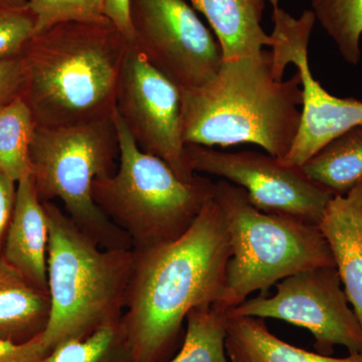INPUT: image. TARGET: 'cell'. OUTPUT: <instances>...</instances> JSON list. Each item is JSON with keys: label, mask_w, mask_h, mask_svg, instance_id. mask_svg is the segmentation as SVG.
<instances>
[{"label": "cell", "mask_w": 362, "mask_h": 362, "mask_svg": "<svg viewBox=\"0 0 362 362\" xmlns=\"http://www.w3.org/2000/svg\"><path fill=\"white\" fill-rule=\"evenodd\" d=\"M134 252L121 322L133 362H168L182 343L188 312L225 297L230 258L225 216L213 197L178 239Z\"/></svg>", "instance_id": "6da1fadb"}, {"label": "cell", "mask_w": 362, "mask_h": 362, "mask_svg": "<svg viewBox=\"0 0 362 362\" xmlns=\"http://www.w3.org/2000/svg\"><path fill=\"white\" fill-rule=\"evenodd\" d=\"M180 90L185 144L250 143L279 159L289 153L301 119V78L278 80L271 51L223 59L206 84Z\"/></svg>", "instance_id": "7a4b0ae2"}, {"label": "cell", "mask_w": 362, "mask_h": 362, "mask_svg": "<svg viewBox=\"0 0 362 362\" xmlns=\"http://www.w3.org/2000/svg\"><path fill=\"white\" fill-rule=\"evenodd\" d=\"M129 42L111 21L61 23L33 35L21 97L37 126L66 128L113 117Z\"/></svg>", "instance_id": "3957f363"}, {"label": "cell", "mask_w": 362, "mask_h": 362, "mask_svg": "<svg viewBox=\"0 0 362 362\" xmlns=\"http://www.w3.org/2000/svg\"><path fill=\"white\" fill-rule=\"evenodd\" d=\"M49 218L47 290L51 317L42 339L49 352L122 318L135 266L132 249H104L54 202Z\"/></svg>", "instance_id": "277c9868"}, {"label": "cell", "mask_w": 362, "mask_h": 362, "mask_svg": "<svg viewBox=\"0 0 362 362\" xmlns=\"http://www.w3.org/2000/svg\"><path fill=\"white\" fill-rule=\"evenodd\" d=\"M113 120L119 163L113 175L93 183L95 202L134 251L178 239L213 199L216 182L197 175L181 180L162 159L139 149L116 110Z\"/></svg>", "instance_id": "5b68a950"}, {"label": "cell", "mask_w": 362, "mask_h": 362, "mask_svg": "<svg viewBox=\"0 0 362 362\" xmlns=\"http://www.w3.org/2000/svg\"><path fill=\"white\" fill-rule=\"evenodd\" d=\"M218 202L230 235L223 301L233 310L252 293H267L283 279L316 267H337L318 226L263 213L252 206L244 188L226 180L216 182Z\"/></svg>", "instance_id": "8992f818"}, {"label": "cell", "mask_w": 362, "mask_h": 362, "mask_svg": "<svg viewBox=\"0 0 362 362\" xmlns=\"http://www.w3.org/2000/svg\"><path fill=\"white\" fill-rule=\"evenodd\" d=\"M119 156L113 117L56 129L35 126L30 145L32 176L40 201L59 199L69 218L104 249H132L129 237L93 197V183L115 173Z\"/></svg>", "instance_id": "52a82bcc"}, {"label": "cell", "mask_w": 362, "mask_h": 362, "mask_svg": "<svg viewBox=\"0 0 362 362\" xmlns=\"http://www.w3.org/2000/svg\"><path fill=\"white\" fill-rule=\"evenodd\" d=\"M337 267H316L283 279L277 292L247 299L230 315L280 319L310 331L317 354L331 356L337 345L362 354V328L349 307Z\"/></svg>", "instance_id": "ba28073f"}, {"label": "cell", "mask_w": 362, "mask_h": 362, "mask_svg": "<svg viewBox=\"0 0 362 362\" xmlns=\"http://www.w3.org/2000/svg\"><path fill=\"white\" fill-rule=\"evenodd\" d=\"M185 152L192 173L218 176L244 188L252 206L263 213L319 226L335 197L302 166L287 165L270 154L221 152L195 144H185Z\"/></svg>", "instance_id": "9c48e42d"}, {"label": "cell", "mask_w": 362, "mask_h": 362, "mask_svg": "<svg viewBox=\"0 0 362 362\" xmlns=\"http://www.w3.org/2000/svg\"><path fill=\"white\" fill-rule=\"evenodd\" d=\"M134 44L180 89L201 87L220 70L223 51L187 0H131Z\"/></svg>", "instance_id": "30bf717a"}, {"label": "cell", "mask_w": 362, "mask_h": 362, "mask_svg": "<svg viewBox=\"0 0 362 362\" xmlns=\"http://www.w3.org/2000/svg\"><path fill=\"white\" fill-rule=\"evenodd\" d=\"M273 21L274 75L283 80L286 66L294 64L303 90L299 130L289 153L280 160L287 165L302 166L338 136L362 125V101L333 96L312 76L308 44L316 23L312 11H304L297 20L275 7Z\"/></svg>", "instance_id": "8fae6325"}, {"label": "cell", "mask_w": 362, "mask_h": 362, "mask_svg": "<svg viewBox=\"0 0 362 362\" xmlns=\"http://www.w3.org/2000/svg\"><path fill=\"white\" fill-rule=\"evenodd\" d=\"M115 110L139 149L162 159L181 180H194L182 137L180 88L150 65L135 45L124 58Z\"/></svg>", "instance_id": "7c38bea8"}, {"label": "cell", "mask_w": 362, "mask_h": 362, "mask_svg": "<svg viewBox=\"0 0 362 362\" xmlns=\"http://www.w3.org/2000/svg\"><path fill=\"white\" fill-rule=\"evenodd\" d=\"M49 239V218L30 175L16 185V204L2 259L33 285L47 292Z\"/></svg>", "instance_id": "4fadbf2b"}, {"label": "cell", "mask_w": 362, "mask_h": 362, "mask_svg": "<svg viewBox=\"0 0 362 362\" xmlns=\"http://www.w3.org/2000/svg\"><path fill=\"white\" fill-rule=\"evenodd\" d=\"M321 232L334 257L349 304L362 328V180L326 207Z\"/></svg>", "instance_id": "5bb4252c"}, {"label": "cell", "mask_w": 362, "mask_h": 362, "mask_svg": "<svg viewBox=\"0 0 362 362\" xmlns=\"http://www.w3.org/2000/svg\"><path fill=\"white\" fill-rule=\"evenodd\" d=\"M204 14L221 45L223 59L252 56L272 47L262 28L265 0H187Z\"/></svg>", "instance_id": "9a60e30c"}, {"label": "cell", "mask_w": 362, "mask_h": 362, "mask_svg": "<svg viewBox=\"0 0 362 362\" xmlns=\"http://www.w3.org/2000/svg\"><path fill=\"white\" fill-rule=\"evenodd\" d=\"M49 317V292L0 259V339L30 341L44 334Z\"/></svg>", "instance_id": "2e32d148"}, {"label": "cell", "mask_w": 362, "mask_h": 362, "mask_svg": "<svg viewBox=\"0 0 362 362\" xmlns=\"http://www.w3.org/2000/svg\"><path fill=\"white\" fill-rule=\"evenodd\" d=\"M226 351L230 362H362V354L343 358L307 351L283 341L262 318L230 315Z\"/></svg>", "instance_id": "e0dca14e"}, {"label": "cell", "mask_w": 362, "mask_h": 362, "mask_svg": "<svg viewBox=\"0 0 362 362\" xmlns=\"http://www.w3.org/2000/svg\"><path fill=\"white\" fill-rule=\"evenodd\" d=\"M312 180L334 195L349 194L362 180V125L328 143L302 165Z\"/></svg>", "instance_id": "ac0fdd59"}, {"label": "cell", "mask_w": 362, "mask_h": 362, "mask_svg": "<svg viewBox=\"0 0 362 362\" xmlns=\"http://www.w3.org/2000/svg\"><path fill=\"white\" fill-rule=\"evenodd\" d=\"M230 309L221 303L202 304L188 312L182 343L168 362H230L226 351Z\"/></svg>", "instance_id": "d6986e66"}, {"label": "cell", "mask_w": 362, "mask_h": 362, "mask_svg": "<svg viewBox=\"0 0 362 362\" xmlns=\"http://www.w3.org/2000/svg\"><path fill=\"white\" fill-rule=\"evenodd\" d=\"M35 126L23 97L0 107V173L16 182L32 175L30 150Z\"/></svg>", "instance_id": "ffe728a7"}, {"label": "cell", "mask_w": 362, "mask_h": 362, "mask_svg": "<svg viewBox=\"0 0 362 362\" xmlns=\"http://www.w3.org/2000/svg\"><path fill=\"white\" fill-rule=\"evenodd\" d=\"M42 362H133V358L120 319L81 339L59 343Z\"/></svg>", "instance_id": "44dd1931"}, {"label": "cell", "mask_w": 362, "mask_h": 362, "mask_svg": "<svg viewBox=\"0 0 362 362\" xmlns=\"http://www.w3.org/2000/svg\"><path fill=\"white\" fill-rule=\"evenodd\" d=\"M312 13L349 65L361 59L362 0H311Z\"/></svg>", "instance_id": "7402d4cb"}, {"label": "cell", "mask_w": 362, "mask_h": 362, "mask_svg": "<svg viewBox=\"0 0 362 362\" xmlns=\"http://www.w3.org/2000/svg\"><path fill=\"white\" fill-rule=\"evenodd\" d=\"M106 0H28L35 16V35L66 23H103Z\"/></svg>", "instance_id": "603a6c76"}, {"label": "cell", "mask_w": 362, "mask_h": 362, "mask_svg": "<svg viewBox=\"0 0 362 362\" xmlns=\"http://www.w3.org/2000/svg\"><path fill=\"white\" fill-rule=\"evenodd\" d=\"M35 16L28 6H0V59L20 57L35 35Z\"/></svg>", "instance_id": "cb8c5ba5"}, {"label": "cell", "mask_w": 362, "mask_h": 362, "mask_svg": "<svg viewBox=\"0 0 362 362\" xmlns=\"http://www.w3.org/2000/svg\"><path fill=\"white\" fill-rule=\"evenodd\" d=\"M25 84L23 57L0 59V107L21 96Z\"/></svg>", "instance_id": "d4e9b609"}, {"label": "cell", "mask_w": 362, "mask_h": 362, "mask_svg": "<svg viewBox=\"0 0 362 362\" xmlns=\"http://www.w3.org/2000/svg\"><path fill=\"white\" fill-rule=\"evenodd\" d=\"M42 335L25 343L0 339V362H42L49 354Z\"/></svg>", "instance_id": "484cf974"}, {"label": "cell", "mask_w": 362, "mask_h": 362, "mask_svg": "<svg viewBox=\"0 0 362 362\" xmlns=\"http://www.w3.org/2000/svg\"><path fill=\"white\" fill-rule=\"evenodd\" d=\"M18 182L0 173V259H2L7 230L13 218Z\"/></svg>", "instance_id": "4316f807"}, {"label": "cell", "mask_w": 362, "mask_h": 362, "mask_svg": "<svg viewBox=\"0 0 362 362\" xmlns=\"http://www.w3.org/2000/svg\"><path fill=\"white\" fill-rule=\"evenodd\" d=\"M131 0H106L105 16L122 33L123 37L134 44V32L130 16Z\"/></svg>", "instance_id": "83f0119b"}, {"label": "cell", "mask_w": 362, "mask_h": 362, "mask_svg": "<svg viewBox=\"0 0 362 362\" xmlns=\"http://www.w3.org/2000/svg\"><path fill=\"white\" fill-rule=\"evenodd\" d=\"M28 0H0V6L8 7L25 6Z\"/></svg>", "instance_id": "f1b7e54d"}]
</instances>
